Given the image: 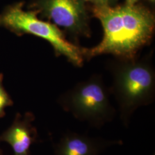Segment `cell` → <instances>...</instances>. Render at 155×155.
I'll return each instance as SVG.
<instances>
[{
	"instance_id": "52a82bcc",
	"label": "cell",
	"mask_w": 155,
	"mask_h": 155,
	"mask_svg": "<svg viewBox=\"0 0 155 155\" xmlns=\"http://www.w3.org/2000/svg\"><path fill=\"white\" fill-rule=\"evenodd\" d=\"M35 120L33 114L27 113L24 117L17 114L15 121L7 130L0 136V141L10 144L14 155H31L29 148L36 141V129L32 122Z\"/></svg>"
},
{
	"instance_id": "3957f363",
	"label": "cell",
	"mask_w": 155,
	"mask_h": 155,
	"mask_svg": "<svg viewBox=\"0 0 155 155\" xmlns=\"http://www.w3.org/2000/svg\"><path fill=\"white\" fill-rule=\"evenodd\" d=\"M23 6V2H18L6 7L0 14V27L18 36L29 34L45 39L52 46L56 56H63L74 66H82V48L67 40L64 31L54 24L39 19L38 11H25Z\"/></svg>"
},
{
	"instance_id": "277c9868",
	"label": "cell",
	"mask_w": 155,
	"mask_h": 155,
	"mask_svg": "<svg viewBox=\"0 0 155 155\" xmlns=\"http://www.w3.org/2000/svg\"><path fill=\"white\" fill-rule=\"evenodd\" d=\"M110 94L102 77L94 74L61 95L58 101L64 110L78 120L100 129L112 121L116 114Z\"/></svg>"
},
{
	"instance_id": "7c38bea8",
	"label": "cell",
	"mask_w": 155,
	"mask_h": 155,
	"mask_svg": "<svg viewBox=\"0 0 155 155\" xmlns=\"http://www.w3.org/2000/svg\"><path fill=\"white\" fill-rule=\"evenodd\" d=\"M0 155H2V152L0 150Z\"/></svg>"
},
{
	"instance_id": "6da1fadb",
	"label": "cell",
	"mask_w": 155,
	"mask_h": 155,
	"mask_svg": "<svg viewBox=\"0 0 155 155\" xmlns=\"http://www.w3.org/2000/svg\"><path fill=\"white\" fill-rule=\"evenodd\" d=\"M92 12L104 29V36L98 45L82 48L84 58L111 55L130 59L148 45L155 32L153 13L144 6L128 4L111 6L106 4L94 5Z\"/></svg>"
},
{
	"instance_id": "9c48e42d",
	"label": "cell",
	"mask_w": 155,
	"mask_h": 155,
	"mask_svg": "<svg viewBox=\"0 0 155 155\" xmlns=\"http://www.w3.org/2000/svg\"><path fill=\"white\" fill-rule=\"evenodd\" d=\"M139 1V0H126L127 2L126 4H136V2Z\"/></svg>"
},
{
	"instance_id": "5b68a950",
	"label": "cell",
	"mask_w": 155,
	"mask_h": 155,
	"mask_svg": "<svg viewBox=\"0 0 155 155\" xmlns=\"http://www.w3.org/2000/svg\"><path fill=\"white\" fill-rule=\"evenodd\" d=\"M31 8L76 40L91 36L84 0H38Z\"/></svg>"
},
{
	"instance_id": "8992f818",
	"label": "cell",
	"mask_w": 155,
	"mask_h": 155,
	"mask_svg": "<svg viewBox=\"0 0 155 155\" xmlns=\"http://www.w3.org/2000/svg\"><path fill=\"white\" fill-rule=\"evenodd\" d=\"M121 140H106L69 132L55 146V155H100L113 145H122Z\"/></svg>"
},
{
	"instance_id": "30bf717a",
	"label": "cell",
	"mask_w": 155,
	"mask_h": 155,
	"mask_svg": "<svg viewBox=\"0 0 155 155\" xmlns=\"http://www.w3.org/2000/svg\"><path fill=\"white\" fill-rule=\"evenodd\" d=\"M105 1L106 4H108V5H110V4H111L112 2H113L114 1H115L116 0H105Z\"/></svg>"
},
{
	"instance_id": "7a4b0ae2",
	"label": "cell",
	"mask_w": 155,
	"mask_h": 155,
	"mask_svg": "<svg viewBox=\"0 0 155 155\" xmlns=\"http://www.w3.org/2000/svg\"><path fill=\"white\" fill-rule=\"evenodd\" d=\"M108 67L113 80L110 92L118 103L122 124L128 127L135 111L155 100V72L152 56L141 59L137 56L115 58Z\"/></svg>"
},
{
	"instance_id": "ba28073f",
	"label": "cell",
	"mask_w": 155,
	"mask_h": 155,
	"mask_svg": "<svg viewBox=\"0 0 155 155\" xmlns=\"http://www.w3.org/2000/svg\"><path fill=\"white\" fill-rule=\"evenodd\" d=\"M3 75L0 74V118L5 116L6 107L13 105V101L2 86Z\"/></svg>"
},
{
	"instance_id": "8fae6325",
	"label": "cell",
	"mask_w": 155,
	"mask_h": 155,
	"mask_svg": "<svg viewBox=\"0 0 155 155\" xmlns=\"http://www.w3.org/2000/svg\"><path fill=\"white\" fill-rule=\"evenodd\" d=\"M150 1L152 2H155V0H150Z\"/></svg>"
}]
</instances>
